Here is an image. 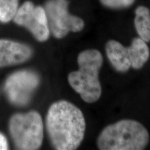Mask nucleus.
Returning a JSON list of instances; mask_svg holds the SVG:
<instances>
[{
  "label": "nucleus",
  "mask_w": 150,
  "mask_h": 150,
  "mask_svg": "<svg viewBox=\"0 0 150 150\" xmlns=\"http://www.w3.org/2000/svg\"><path fill=\"white\" fill-rule=\"evenodd\" d=\"M46 127L54 149L74 150L83 140L86 120L79 108L70 102L61 100L49 108Z\"/></svg>",
  "instance_id": "nucleus-1"
},
{
  "label": "nucleus",
  "mask_w": 150,
  "mask_h": 150,
  "mask_svg": "<svg viewBox=\"0 0 150 150\" xmlns=\"http://www.w3.org/2000/svg\"><path fill=\"white\" fill-rule=\"evenodd\" d=\"M78 70L68 74L71 87L87 103L96 102L102 95L99 73L103 63V56L95 49L80 52L77 57Z\"/></svg>",
  "instance_id": "nucleus-2"
},
{
  "label": "nucleus",
  "mask_w": 150,
  "mask_h": 150,
  "mask_svg": "<svg viewBox=\"0 0 150 150\" xmlns=\"http://www.w3.org/2000/svg\"><path fill=\"white\" fill-rule=\"evenodd\" d=\"M149 140L148 131L134 120H122L106 127L99 134L97 145L101 150H142Z\"/></svg>",
  "instance_id": "nucleus-3"
},
{
  "label": "nucleus",
  "mask_w": 150,
  "mask_h": 150,
  "mask_svg": "<svg viewBox=\"0 0 150 150\" xmlns=\"http://www.w3.org/2000/svg\"><path fill=\"white\" fill-rule=\"evenodd\" d=\"M9 130L17 149H38L44 136V126L39 112L31 110L26 113L13 115L9 122Z\"/></svg>",
  "instance_id": "nucleus-4"
},
{
  "label": "nucleus",
  "mask_w": 150,
  "mask_h": 150,
  "mask_svg": "<svg viewBox=\"0 0 150 150\" xmlns=\"http://www.w3.org/2000/svg\"><path fill=\"white\" fill-rule=\"evenodd\" d=\"M106 53L112 66L120 72H126L131 67L139 70L149 58V49L145 41L136 38L129 47H125L118 41L108 40Z\"/></svg>",
  "instance_id": "nucleus-5"
},
{
  "label": "nucleus",
  "mask_w": 150,
  "mask_h": 150,
  "mask_svg": "<svg viewBox=\"0 0 150 150\" xmlns=\"http://www.w3.org/2000/svg\"><path fill=\"white\" fill-rule=\"evenodd\" d=\"M68 5L67 0H49L45 4L50 31L56 38H64L70 32H79L84 27L81 18L69 13Z\"/></svg>",
  "instance_id": "nucleus-6"
},
{
  "label": "nucleus",
  "mask_w": 150,
  "mask_h": 150,
  "mask_svg": "<svg viewBox=\"0 0 150 150\" xmlns=\"http://www.w3.org/2000/svg\"><path fill=\"white\" fill-rule=\"evenodd\" d=\"M40 83V77L31 70H20L9 76L5 82L4 91L13 104L23 106L29 104Z\"/></svg>",
  "instance_id": "nucleus-7"
},
{
  "label": "nucleus",
  "mask_w": 150,
  "mask_h": 150,
  "mask_svg": "<svg viewBox=\"0 0 150 150\" xmlns=\"http://www.w3.org/2000/svg\"><path fill=\"white\" fill-rule=\"evenodd\" d=\"M13 20L18 25L27 28L40 42H45L50 37L45 10L42 6H35L31 1H25L18 8Z\"/></svg>",
  "instance_id": "nucleus-8"
},
{
  "label": "nucleus",
  "mask_w": 150,
  "mask_h": 150,
  "mask_svg": "<svg viewBox=\"0 0 150 150\" xmlns=\"http://www.w3.org/2000/svg\"><path fill=\"white\" fill-rule=\"evenodd\" d=\"M33 51L29 46L8 40H0V67L27 61Z\"/></svg>",
  "instance_id": "nucleus-9"
},
{
  "label": "nucleus",
  "mask_w": 150,
  "mask_h": 150,
  "mask_svg": "<svg viewBox=\"0 0 150 150\" xmlns=\"http://www.w3.org/2000/svg\"><path fill=\"white\" fill-rule=\"evenodd\" d=\"M134 19L135 28L140 38L146 42L150 41V11L145 6L136 8Z\"/></svg>",
  "instance_id": "nucleus-10"
},
{
  "label": "nucleus",
  "mask_w": 150,
  "mask_h": 150,
  "mask_svg": "<svg viewBox=\"0 0 150 150\" xmlns=\"http://www.w3.org/2000/svg\"><path fill=\"white\" fill-rule=\"evenodd\" d=\"M19 0H0V22L3 23L13 20L18 9Z\"/></svg>",
  "instance_id": "nucleus-11"
},
{
  "label": "nucleus",
  "mask_w": 150,
  "mask_h": 150,
  "mask_svg": "<svg viewBox=\"0 0 150 150\" xmlns=\"http://www.w3.org/2000/svg\"><path fill=\"white\" fill-rule=\"evenodd\" d=\"M100 1L108 8L118 9L130 6L134 3L135 0H100Z\"/></svg>",
  "instance_id": "nucleus-12"
},
{
  "label": "nucleus",
  "mask_w": 150,
  "mask_h": 150,
  "mask_svg": "<svg viewBox=\"0 0 150 150\" xmlns=\"http://www.w3.org/2000/svg\"><path fill=\"white\" fill-rule=\"evenodd\" d=\"M8 149V142H7L6 138L0 133V150H5Z\"/></svg>",
  "instance_id": "nucleus-13"
}]
</instances>
